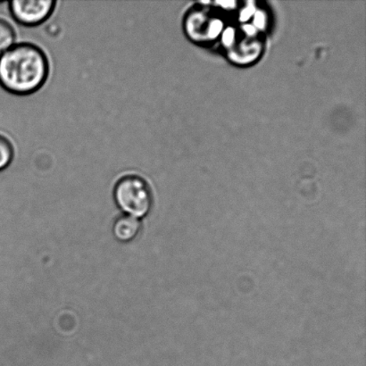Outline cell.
<instances>
[{"instance_id":"6da1fadb","label":"cell","mask_w":366,"mask_h":366,"mask_svg":"<svg viewBox=\"0 0 366 366\" xmlns=\"http://www.w3.org/2000/svg\"><path fill=\"white\" fill-rule=\"evenodd\" d=\"M49 75L48 56L32 43H18L0 55V86L11 94H34L44 86Z\"/></svg>"},{"instance_id":"7a4b0ae2","label":"cell","mask_w":366,"mask_h":366,"mask_svg":"<svg viewBox=\"0 0 366 366\" xmlns=\"http://www.w3.org/2000/svg\"><path fill=\"white\" fill-rule=\"evenodd\" d=\"M114 199L125 214L143 218L152 210V189L141 175L125 174L114 185Z\"/></svg>"},{"instance_id":"3957f363","label":"cell","mask_w":366,"mask_h":366,"mask_svg":"<svg viewBox=\"0 0 366 366\" xmlns=\"http://www.w3.org/2000/svg\"><path fill=\"white\" fill-rule=\"evenodd\" d=\"M56 6L55 0H13L9 11L18 24L34 27L48 20Z\"/></svg>"},{"instance_id":"277c9868","label":"cell","mask_w":366,"mask_h":366,"mask_svg":"<svg viewBox=\"0 0 366 366\" xmlns=\"http://www.w3.org/2000/svg\"><path fill=\"white\" fill-rule=\"evenodd\" d=\"M142 222L139 219L124 214L114 222L113 232L114 237L121 242H132L141 232Z\"/></svg>"},{"instance_id":"5b68a950","label":"cell","mask_w":366,"mask_h":366,"mask_svg":"<svg viewBox=\"0 0 366 366\" xmlns=\"http://www.w3.org/2000/svg\"><path fill=\"white\" fill-rule=\"evenodd\" d=\"M16 34L9 21L0 18V55L14 45Z\"/></svg>"},{"instance_id":"8992f818","label":"cell","mask_w":366,"mask_h":366,"mask_svg":"<svg viewBox=\"0 0 366 366\" xmlns=\"http://www.w3.org/2000/svg\"><path fill=\"white\" fill-rule=\"evenodd\" d=\"M14 157V149L10 139L0 134V172L6 170Z\"/></svg>"}]
</instances>
